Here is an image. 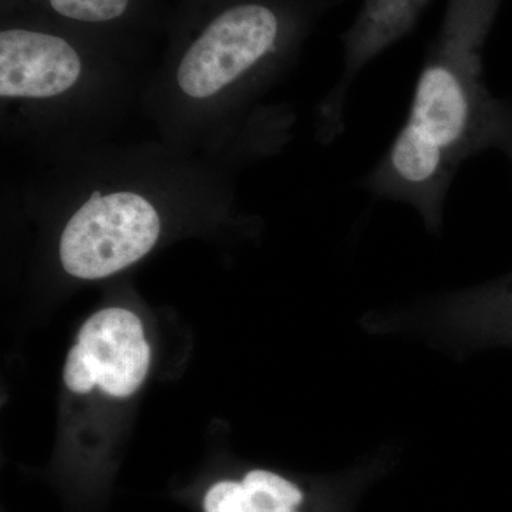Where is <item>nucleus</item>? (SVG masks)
Returning <instances> with one entry per match:
<instances>
[{
  "label": "nucleus",
  "instance_id": "1",
  "mask_svg": "<svg viewBox=\"0 0 512 512\" xmlns=\"http://www.w3.org/2000/svg\"><path fill=\"white\" fill-rule=\"evenodd\" d=\"M493 0H450L417 80L409 117L363 180L370 194L439 218L461 165L490 150L501 99L484 79L483 46Z\"/></svg>",
  "mask_w": 512,
  "mask_h": 512
},
{
  "label": "nucleus",
  "instance_id": "2",
  "mask_svg": "<svg viewBox=\"0 0 512 512\" xmlns=\"http://www.w3.org/2000/svg\"><path fill=\"white\" fill-rule=\"evenodd\" d=\"M160 217L153 205L133 192L92 198L73 215L60 239V259L67 274L101 279L116 274L156 245Z\"/></svg>",
  "mask_w": 512,
  "mask_h": 512
},
{
  "label": "nucleus",
  "instance_id": "3",
  "mask_svg": "<svg viewBox=\"0 0 512 512\" xmlns=\"http://www.w3.org/2000/svg\"><path fill=\"white\" fill-rule=\"evenodd\" d=\"M282 36L278 10L242 2L218 13L191 43L178 67L181 90L207 99L274 55Z\"/></svg>",
  "mask_w": 512,
  "mask_h": 512
},
{
  "label": "nucleus",
  "instance_id": "4",
  "mask_svg": "<svg viewBox=\"0 0 512 512\" xmlns=\"http://www.w3.org/2000/svg\"><path fill=\"white\" fill-rule=\"evenodd\" d=\"M80 73L82 59L63 37L23 28L0 33L2 97L59 96L72 89Z\"/></svg>",
  "mask_w": 512,
  "mask_h": 512
},
{
  "label": "nucleus",
  "instance_id": "5",
  "mask_svg": "<svg viewBox=\"0 0 512 512\" xmlns=\"http://www.w3.org/2000/svg\"><path fill=\"white\" fill-rule=\"evenodd\" d=\"M79 343L92 357L104 393L128 397L146 379L150 346L133 312L121 308L97 312L80 329Z\"/></svg>",
  "mask_w": 512,
  "mask_h": 512
},
{
  "label": "nucleus",
  "instance_id": "6",
  "mask_svg": "<svg viewBox=\"0 0 512 512\" xmlns=\"http://www.w3.org/2000/svg\"><path fill=\"white\" fill-rule=\"evenodd\" d=\"M427 0H366L355 25L346 37L345 66L325 114L332 117L333 130L342 126L343 106L360 72L380 53L407 32Z\"/></svg>",
  "mask_w": 512,
  "mask_h": 512
},
{
  "label": "nucleus",
  "instance_id": "7",
  "mask_svg": "<svg viewBox=\"0 0 512 512\" xmlns=\"http://www.w3.org/2000/svg\"><path fill=\"white\" fill-rule=\"evenodd\" d=\"M258 512L296 510L303 503L301 488L292 481L266 470H252L242 478Z\"/></svg>",
  "mask_w": 512,
  "mask_h": 512
},
{
  "label": "nucleus",
  "instance_id": "8",
  "mask_svg": "<svg viewBox=\"0 0 512 512\" xmlns=\"http://www.w3.org/2000/svg\"><path fill=\"white\" fill-rule=\"evenodd\" d=\"M57 15L73 22L106 23L120 19L131 0H47Z\"/></svg>",
  "mask_w": 512,
  "mask_h": 512
},
{
  "label": "nucleus",
  "instance_id": "9",
  "mask_svg": "<svg viewBox=\"0 0 512 512\" xmlns=\"http://www.w3.org/2000/svg\"><path fill=\"white\" fill-rule=\"evenodd\" d=\"M204 512H258L242 481L222 480L211 485L202 501Z\"/></svg>",
  "mask_w": 512,
  "mask_h": 512
},
{
  "label": "nucleus",
  "instance_id": "10",
  "mask_svg": "<svg viewBox=\"0 0 512 512\" xmlns=\"http://www.w3.org/2000/svg\"><path fill=\"white\" fill-rule=\"evenodd\" d=\"M63 376L67 387L74 393H89L94 387L99 386L96 366L80 343L70 350L64 365Z\"/></svg>",
  "mask_w": 512,
  "mask_h": 512
},
{
  "label": "nucleus",
  "instance_id": "11",
  "mask_svg": "<svg viewBox=\"0 0 512 512\" xmlns=\"http://www.w3.org/2000/svg\"><path fill=\"white\" fill-rule=\"evenodd\" d=\"M504 154L512 168V101L501 100L500 111L491 133L490 150Z\"/></svg>",
  "mask_w": 512,
  "mask_h": 512
},
{
  "label": "nucleus",
  "instance_id": "12",
  "mask_svg": "<svg viewBox=\"0 0 512 512\" xmlns=\"http://www.w3.org/2000/svg\"><path fill=\"white\" fill-rule=\"evenodd\" d=\"M276 512H296V510H281V511H276Z\"/></svg>",
  "mask_w": 512,
  "mask_h": 512
}]
</instances>
